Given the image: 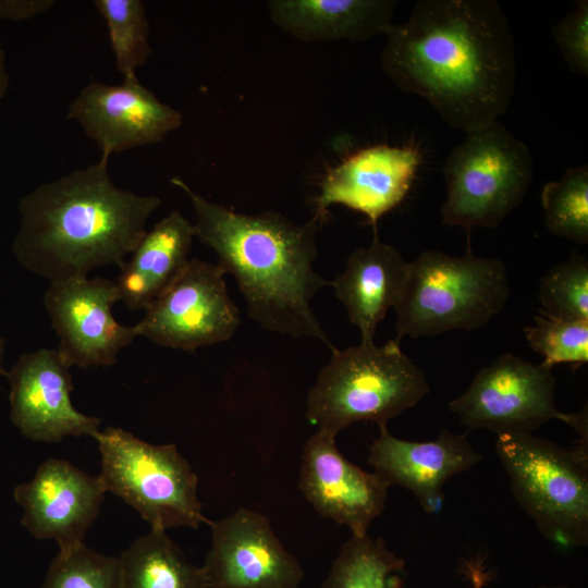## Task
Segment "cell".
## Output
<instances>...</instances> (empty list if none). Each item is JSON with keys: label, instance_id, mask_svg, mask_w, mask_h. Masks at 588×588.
Returning <instances> with one entry per match:
<instances>
[{"label": "cell", "instance_id": "cell-33", "mask_svg": "<svg viewBox=\"0 0 588 588\" xmlns=\"http://www.w3.org/2000/svg\"><path fill=\"white\" fill-rule=\"evenodd\" d=\"M5 355V340L0 335V378L5 376L7 370L3 367Z\"/></svg>", "mask_w": 588, "mask_h": 588}, {"label": "cell", "instance_id": "cell-4", "mask_svg": "<svg viewBox=\"0 0 588 588\" xmlns=\"http://www.w3.org/2000/svg\"><path fill=\"white\" fill-rule=\"evenodd\" d=\"M429 392L425 372L402 351L400 340L360 342L332 351L308 392L306 418L335 436L359 421L387 427Z\"/></svg>", "mask_w": 588, "mask_h": 588}, {"label": "cell", "instance_id": "cell-5", "mask_svg": "<svg viewBox=\"0 0 588 588\" xmlns=\"http://www.w3.org/2000/svg\"><path fill=\"white\" fill-rule=\"evenodd\" d=\"M509 296V273L502 260L470 250L464 256L424 250L409 262L394 307L396 339L480 329L503 311Z\"/></svg>", "mask_w": 588, "mask_h": 588}, {"label": "cell", "instance_id": "cell-17", "mask_svg": "<svg viewBox=\"0 0 588 588\" xmlns=\"http://www.w3.org/2000/svg\"><path fill=\"white\" fill-rule=\"evenodd\" d=\"M420 161L419 151L412 146L380 144L355 151L324 175L314 219L320 224L338 204L365 215L376 226L406 197Z\"/></svg>", "mask_w": 588, "mask_h": 588}, {"label": "cell", "instance_id": "cell-3", "mask_svg": "<svg viewBox=\"0 0 588 588\" xmlns=\"http://www.w3.org/2000/svg\"><path fill=\"white\" fill-rule=\"evenodd\" d=\"M108 158L34 188L19 201L12 252L22 267L49 280L87 277L125 261L161 199L114 185Z\"/></svg>", "mask_w": 588, "mask_h": 588}, {"label": "cell", "instance_id": "cell-12", "mask_svg": "<svg viewBox=\"0 0 588 588\" xmlns=\"http://www.w3.org/2000/svg\"><path fill=\"white\" fill-rule=\"evenodd\" d=\"M211 547L200 566L206 588H298L305 573L269 519L238 509L212 522Z\"/></svg>", "mask_w": 588, "mask_h": 588}, {"label": "cell", "instance_id": "cell-29", "mask_svg": "<svg viewBox=\"0 0 588 588\" xmlns=\"http://www.w3.org/2000/svg\"><path fill=\"white\" fill-rule=\"evenodd\" d=\"M552 35L568 69L588 75V1L580 0L552 27Z\"/></svg>", "mask_w": 588, "mask_h": 588}, {"label": "cell", "instance_id": "cell-7", "mask_svg": "<svg viewBox=\"0 0 588 588\" xmlns=\"http://www.w3.org/2000/svg\"><path fill=\"white\" fill-rule=\"evenodd\" d=\"M443 224L467 231L498 226L525 198L532 182L528 147L500 121L465 133L443 166Z\"/></svg>", "mask_w": 588, "mask_h": 588}, {"label": "cell", "instance_id": "cell-30", "mask_svg": "<svg viewBox=\"0 0 588 588\" xmlns=\"http://www.w3.org/2000/svg\"><path fill=\"white\" fill-rule=\"evenodd\" d=\"M52 0H0V19L20 22L48 11Z\"/></svg>", "mask_w": 588, "mask_h": 588}, {"label": "cell", "instance_id": "cell-9", "mask_svg": "<svg viewBox=\"0 0 588 588\" xmlns=\"http://www.w3.org/2000/svg\"><path fill=\"white\" fill-rule=\"evenodd\" d=\"M551 370L514 354H502L481 368L467 390L448 406L466 427L498 436L531 433L558 419L588 438L587 407L573 414L556 408V378Z\"/></svg>", "mask_w": 588, "mask_h": 588}, {"label": "cell", "instance_id": "cell-31", "mask_svg": "<svg viewBox=\"0 0 588 588\" xmlns=\"http://www.w3.org/2000/svg\"><path fill=\"white\" fill-rule=\"evenodd\" d=\"M466 574L469 577L473 588H483L489 578V574L482 569L480 562L468 563L466 565Z\"/></svg>", "mask_w": 588, "mask_h": 588}, {"label": "cell", "instance_id": "cell-2", "mask_svg": "<svg viewBox=\"0 0 588 588\" xmlns=\"http://www.w3.org/2000/svg\"><path fill=\"white\" fill-rule=\"evenodd\" d=\"M196 215L195 237L218 256L243 294L250 319L270 332L316 339L333 351L310 302L331 284L315 269L319 222L295 223L278 211L237 212L171 179Z\"/></svg>", "mask_w": 588, "mask_h": 588}, {"label": "cell", "instance_id": "cell-34", "mask_svg": "<svg viewBox=\"0 0 588 588\" xmlns=\"http://www.w3.org/2000/svg\"><path fill=\"white\" fill-rule=\"evenodd\" d=\"M538 588H571V587H566V586H541V587H538Z\"/></svg>", "mask_w": 588, "mask_h": 588}, {"label": "cell", "instance_id": "cell-13", "mask_svg": "<svg viewBox=\"0 0 588 588\" xmlns=\"http://www.w3.org/2000/svg\"><path fill=\"white\" fill-rule=\"evenodd\" d=\"M10 418L27 439L58 443L66 437H95L101 420L75 408L70 367L57 350L39 348L21 354L5 372Z\"/></svg>", "mask_w": 588, "mask_h": 588}, {"label": "cell", "instance_id": "cell-27", "mask_svg": "<svg viewBox=\"0 0 588 588\" xmlns=\"http://www.w3.org/2000/svg\"><path fill=\"white\" fill-rule=\"evenodd\" d=\"M529 346L552 369L558 364L577 367L588 362V320H566L541 314L524 329Z\"/></svg>", "mask_w": 588, "mask_h": 588}, {"label": "cell", "instance_id": "cell-18", "mask_svg": "<svg viewBox=\"0 0 588 588\" xmlns=\"http://www.w3.org/2000/svg\"><path fill=\"white\" fill-rule=\"evenodd\" d=\"M481 460L465 436L442 429L431 441H407L379 428L369 445L368 464L389 486L412 491L427 513L443 505V485L454 475L474 467Z\"/></svg>", "mask_w": 588, "mask_h": 588}, {"label": "cell", "instance_id": "cell-21", "mask_svg": "<svg viewBox=\"0 0 588 588\" xmlns=\"http://www.w3.org/2000/svg\"><path fill=\"white\" fill-rule=\"evenodd\" d=\"M194 238V224L177 210L156 223L120 266L114 281L120 302L146 310L182 271Z\"/></svg>", "mask_w": 588, "mask_h": 588}, {"label": "cell", "instance_id": "cell-22", "mask_svg": "<svg viewBox=\"0 0 588 588\" xmlns=\"http://www.w3.org/2000/svg\"><path fill=\"white\" fill-rule=\"evenodd\" d=\"M119 560L121 588H206L200 566L186 559L166 530L138 537Z\"/></svg>", "mask_w": 588, "mask_h": 588}, {"label": "cell", "instance_id": "cell-11", "mask_svg": "<svg viewBox=\"0 0 588 588\" xmlns=\"http://www.w3.org/2000/svg\"><path fill=\"white\" fill-rule=\"evenodd\" d=\"M120 302L114 281L77 277L50 282L44 306L59 343L57 352L68 367H108L136 338L134 326L117 321L112 307Z\"/></svg>", "mask_w": 588, "mask_h": 588}, {"label": "cell", "instance_id": "cell-8", "mask_svg": "<svg viewBox=\"0 0 588 588\" xmlns=\"http://www.w3.org/2000/svg\"><path fill=\"white\" fill-rule=\"evenodd\" d=\"M94 439L106 491L136 510L151 529L212 524L198 499V477L175 444H152L118 427Z\"/></svg>", "mask_w": 588, "mask_h": 588}, {"label": "cell", "instance_id": "cell-6", "mask_svg": "<svg viewBox=\"0 0 588 588\" xmlns=\"http://www.w3.org/2000/svg\"><path fill=\"white\" fill-rule=\"evenodd\" d=\"M495 451L514 497L548 540L588 544L587 438L574 449L531 433L500 434Z\"/></svg>", "mask_w": 588, "mask_h": 588}, {"label": "cell", "instance_id": "cell-1", "mask_svg": "<svg viewBox=\"0 0 588 588\" xmlns=\"http://www.w3.org/2000/svg\"><path fill=\"white\" fill-rule=\"evenodd\" d=\"M381 68L406 93L469 133L503 115L516 85L514 36L494 0H419L384 33Z\"/></svg>", "mask_w": 588, "mask_h": 588}, {"label": "cell", "instance_id": "cell-16", "mask_svg": "<svg viewBox=\"0 0 588 588\" xmlns=\"http://www.w3.org/2000/svg\"><path fill=\"white\" fill-rule=\"evenodd\" d=\"M336 436L318 429L305 443L299 490L319 515L364 536L385 505L389 483L346 460Z\"/></svg>", "mask_w": 588, "mask_h": 588}, {"label": "cell", "instance_id": "cell-20", "mask_svg": "<svg viewBox=\"0 0 588 588\" xmlns=\"http://www.w3.org/2000/svg\"><path fill=\"white\" fill-rule=\"evenodd\" d=\"M394 0H270V19L286 34L305 42L365 41L384 35Z\"/></svg>", "mask_w": 588, "mask_h": 588}, {"label": "cell", "instance_id": "cell-10", "mask_svg": "<svg viewBox=\"0 0 588 588\" xmlns=\"http://www.w3.org/2000/svg\"><path fill=\"white\" fill-rule=\"evenodd\" d=\"M225 272L218 264L189 258L179 275L134 324L137 336L169 348L194 351L230 340L240 323Z\"/></svg>", "mask_w": 588, "mask_h": 588}, {"label": "cell", "instance_id": "cell-14", "mask_svg": "<svg viewBox=\"0 0 588 588\" xmlns=\"http://www.w3.org/2000/svg\"><path fill=\"white\" fill-rule=\"evenodd\" d=\"M66 119L78 122L101 157L160 143L182 125L183 115L161 102L137 76L121 84L89 82L72 101Z\"/></svg>", "mask_w": 588, "mask_h": 588}, {"label": "cell", "instance_id": "cell-25", "mask_svg": "<svg viewBox=\"0 0 588 588\" xmlns=\"http://www.w3.org/2000/svg\"><path fill=\"white\" fill-rule=\"evenodd\" d=\"M94 4L106 21L117 69L124 78L136 76V70L146 64L152 53L143 2L96 0Z\"/></svg>", "mask_w": 588, "mask_h": 588}, {"label": "cell", "instance_id": "cell-32", "mask_svg": "<svg viewBox=\"0 0 588 588\" xmlns=\"http://www.w3.org/2000/svg\"><path fill=\"white\" fill-rule=\"evenodd\" d=\"M9 88V74L5 68V51L0 45V101L5 96Z\"/></svg>", "mask_w": 588, "mask_h": 588}, {"label": "cell", "instance_id": "cell-15", "mask_svg": "<svg viewBox=\"0 0 588 588\" xmlns=\"http://www.w3.org/2000/svg\"><path fill=\"white\" fill-rule=\"evenodd\" d=\"M106 489L64 460L49 458L33 479L15 487L13 497L23 510L21 524L38 540H54L61 552L84 543L99 514Z\"/></svg>", "mask_w": 588, "mask_h": 588}, {"label": "cell", "instance_id": "cell-19", "mask_svg": "<svg viewBox=\"0 0 588 588\" xmlns=\"http://www.w3.org/2000/svg\"><path fill=\"white\" fill-rule=\"evenodd\" d=\"M409 262L392 245L376 234L369 246L355 249L331 286L344 305L350 321L358 329L360 342H372L388 310L399 303Z\"/></svg>", "mask_w": 588, "mask_h": 588}, {"label": "cell", "instance_id": "cell-24", "mask_svg": "<svg viewBox=\"0 0 588 588\" xmlns=\"http://www.w3.org/2000/svg\"><path fill=\"white\" fill-rule=\"evenodd\" d=\"M544 224L550 233L584 245L588 243V167L567 168L541 192Z\"/></svg>", "mask_w": 588, "mask_h": 588}, {"label": "cell", "instance_id": "cell-26", "mask_svg": "<svg viewBox=\"0 0 588 588\" xmlns=\"http://www.w3.org/2000/svg\"><path fill=\"white\" fill-rule=\"evenodd\" d=\"M542 313L566 320H588V260L573 253L551 267L539 284Z\"/></svg>", "mask_w": 588, "mask_h": 588}, {"label": "cell", "instance_id": "cell-28", "mask_svg": "<svg viewBox=\"0 0 588 588\" xmlns=\"http://www.w3.org/2000/svg\"><path fill=\"white\" fill-rule=\"evenodd\" d=\"M40 588H121L119 556H108L84 543L59 551Z\"/></svg>", "mask_w": 588, "mask_h": 588}, {"label": "cell", "instance_id": "cell-23", "mask_svg": "<svg viewBox=\"0 0 588 588\" xmlns=\"http://www.w3.org/2000/svg\"><path fill=\"white\" fill-rule=\"evenodd\" d=\"M404 561L368 534L345 541L320 588H404Z\"/></svg>", "mask_w": 588, "mask_h": 588}]
</instances>
